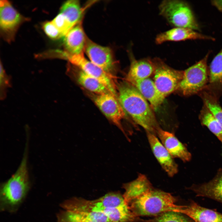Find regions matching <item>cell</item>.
I'll list each match as a JSON object with an SVG mask.
<instances>
[{
	"label": "cell",
	"mask_w": 222,
	"mask_h": 222,
	"mask_svg": "<svg viewBox=\"0 0 222 222\" xmlns=\"http://www.w3.org/2000/svg\"><path fill=\"white\" fill-rule=\"evenodd\" d=\"M51 21L61 32L63 38L73 27L61 13L58 14Z\"/></svg>",
	"instance_id": "83f0119b"
},
{
	"label": "cell",
	"mask_w": 222,
	"mask_h": 222,
	"mask_svg": "<svg viewBox=\"0 0 222 222\" xmlns=\"http://www.w3.org/2000/svg\"><path fill=\"white\" fill-rule=\"evenodd\" d=\"M87 38L81 20L74 26L64 37L65 50L64 52L71 55H84Z\"/></svg>",
	"instance_id": "4fadbf2b"
},
{
	"label": "cell",
	"mask_w": 222,
	"mask_h": 222,
	"mask_svg": "<svg viewBox=\"0 0 222 222\" xmlns=\"http://www.w3.org/2000/svg\"><path fill=\"white\" fill-rule=\"evenodd\" d=\"M77 80L79 83L85 88L97 95L111 93L99 80L81 70L77 75Z\"/></svg>",
	"instance_id": "d4e9b609"
},
{
	"label": "cell",
	"mask_w": 222,
	"mask_h": 222,
	"mask_svg": "<svg viewBox=\"0 0 222 222\" xmlns=\"http://www.w3.org/2000/svg\"><path fill=\"white\" fill-rule=\"evenodd\" d=\"M199 94L204 104L208 108L222 126V108L218 98L206 89Z\"/></svg>",
	"instance_id": "484cf974"
},
{
	"label": "cell",
	"mask_w": 222,
	"mask_h": 222,
	"mask_svg": "<svg viewBox=\"0 0 222 222\" xmlns=\"http://www.w3.org/2000/svg\"><path fill=\"white\" fill-rule=\"evenodd\" d=\"M188 39H202L214 40L212 37L196 32L186 28L176 27L158 35L155 42L160 44L167 41H179Z\"/></svg>",
	"instance_id": "9a60e30c"
},
{
	"label": "cell",
	"mask_w": 222,
	"mask_h": 222,
	"mask_svg": "<svg viewBox=\"0 0 222 222\" xmlns=\"http://www.w3.org/2000/svg\"><path fill=\"white\" fill-rule=\"evenodd\" d=\"M43 28L46 34L52 39H57L63 37L51 21L44 23L43 25Z\"/></svg>",
	"instance_id": "f1b7e54d"
},
{
	"label": "cell",
	"mask_w": 222,
	"mask_h": 222,
	"mask_svg": "<svg viewBox=\"0 0 222 222\" xmlns=\"http://www.w3.org/2000/svg\"><path fill=\"white\" fill-rule=\"evenodd\" d=\"M154 66V82L160 93L165 98L177 90L184 71L174 69L158 58L153 59Z\"/></svg>",
	"instance_id": "8992f818"
},
{
	"label": "cell",
	"mask_w": 222,
	"mask_h": 222,
	"mask_svg": "<svg viewBox=\"0 0 222 222\" xmlns=\"http://www.w3.org/2000/svg\"><path fill=\"white\" fill-rule=\"evenodd\" d=\"M157 135L173 158H179L184 162L191 160L190 153L172 133L160 128L157 131Z\"/></svg>",
	"instance_id": "5bb4252c"
},
{
	"label": "cell",
	"mask_w": 222,
	"mask_h": 222,
	"mask_svg": "<svg viewBox=\"0 0 222 222\" xmlns=\"http://www.w3.org/2000/svg\"><path fill=\"white\" fill-rule=\"evenodd\" d=\"M91 211L102 213L105 209L112 208L127 205L123 196L115 192L108 193L95 200H90Z\"/></svg>",
	"instance_id": "7402d4cb"
},
{
	"label": "cell",
	"mask_w": 222,
	"mask_h": 222,
	"mask_svg": "<svg viewBox=\"0 0 222 222\" xmlns=\"http://www.w3.org/2000/svg\"><path fill=\"white\" fill-rule=\"evenodd\" d=\"M142 222H195L190 218L180 213L169 211L147 220L142 219Z\"/></svg>",
	"instance_id": "4316f807"
},
{
	"label": "cell",
	"mask_w": 222,
	"mask_h": 222,
	"mask_svg": "<svg viewBox=\"0 0 222 222\" xmlns=\"http://www.w3.org/2000/svg\"><path fill=\"white\" fill-rule=\"evenodd\" d=\"M202 125L206 126L222 143V126L208 108L204 104L199 115Z\"/></svg>",
	"instance_id": "cb8c5ba5"
},
{
	"label": "cell",
	"mask_w": 222,
	"mask_h": 222,
	"mask_svg": "<svg viewBox=\"0 0 222 222\" xmlns=\"http://www.w3.org/2000/svg\"><path fill=\"white\" fill-rule=\"evenodd\" d=\"M84 52L93 63L109 73L114 69L116 63L111 48L101 46L87 37Z\"/></svg>",
	"instance_id": "ba28073f"
},
{
	"label": "cell",
	"mask_w": 222,
	"mask_h": 222,
	"mask_svg": "<svg viewBox=\"0 0 222 222\" xmlns=\"http://www.w3.org/2000/svg\"><path fill=\"white\" fill-rule=\"evenodd\" d=\"M170 193L153 188L130 202V210L136 216H156L164 212H176L179 205Z\"/></svg>",
	"instance_id": "3957f363"
},
{
	"label": "cell",
	"mask_w": 222,
	"mask_h": 222,
	"mask_svg": "<svg viewBox=\"0 0 222 222\" xmlns=\"http://www.w3.org/2000/svg\"><path fill=\"white\" fill-rule=\"evenodd\" d=\"M123 187L125 192L123 196L127 205L153 188L146 176L141 174L135 180L124 184Z\"/></svg>",
	"instance_id": "ffe728a7"
},
{
	"label": "cell",
	"mask_w": 222,
	"mask_h": 222,
	"mask_svg": "<svg viewBox=\"0 0 222 222\" xmlns=\"http://www.w3.org/2000/svg\"><path fill=\"white\" fill-rule=\"evenodd\" d=\"M84 8L81 7L78 0L66 1L62 6L60 10L72 25L74 26L81 21Z\"/></svg>",
	"instance_id": "603a6c76"
},
{
	"label": "cell",
	"mask_w": 222,
	"mask_h": 222,
	"mask_svg": "<svg viewBox=\"0 0 222 222\" xmlns=\"http://www.w3.org/2000/svg\"><path fill=\"white\" fill-rule=\"evenodd\" d=\"M208 76L205 89L218 98L222 96V49L211 62Z\"/></svg>",
	"instance_id": "e0dca14e"
},
{
	"label": "cell",
	"mask_w": 222,
	"mask_h": 222,
	"mask_svg": "<svg viewBox=\"0 0 222 222\" xmlns=\"http://www.w3.org/2000/svg\"><path fill=\"white\" fill-rule=\"evenodd\" d=\"M94 101L103 113L123 131L121 121L125 112L117 96L110 92L97 95Z\"/></svg>",
	"instance_id": "30bf717a"
},
{
	"label": "cell",
	"mask_w": 222,
	"mask_h": 222,
	"mask_svg": "<svg viewBox=\"0 0 222 222\" xmlns=\"http://www.w3.org/2000/svg\"><path fill=\"white\" fill-rule=\"evenodd\" d=\"M93 222L91 221H83V222Z\"/></svg>",
	"instance_id": "4dcf8cb0"
},
{
	"label": "cell",
	"mask_w": 222,
	"mask_h": 222,
	"mask_svg": "<svg viewBox=\"0 0 222 222\" xmlns=\"http://www.w3.org/2000/svg\"><path fill=\"white\" fill-rule=\"evenodd\" d=\"M146 132L149 143L155 158L168 175L173 177L178 173L177 164L156 136Z\"/></svg>",
	"instance_id": "8fae6325"
},
{
	"label": "cell",
	"mask_w": 222,
	"mask_h": 222,
	"mask_svg": "<svg viewBox=\"0 0 222 222\" xmlns=\"http://www.w3.org/2000/svg\"><path fill=\"white\" fill-rule=\"evenodd\" d=\"M27 145L21 163L15 172L3 183L0 189L1 208L13 210L22 201L30 187L27 167Z\"/></svg>",
	"instance_id": "7a4b0ae2"
},
{
	"label": "cell",
	"mask_w": 222,
	"mask_h": 222,
	"mask_svg": "<svg viewBox=\"0 0 222 222\" xmlns=\"http://www.w3.org/2000/svg\"><path fill=\"white\" fill-rule=\"evenodd\" d=\"M209 53L198 62L184 71L183 78L177 90L184 96L199 94L205 89L209 80L207 61Z\"/></svg>",
	"instance_id": "277c9868"
},
{
	"label": "cell",
	"mask_w": 222,
	"mask_h": 222,
	"mask_svg": "<svg viewBox=\"0 0 222 222\" xmlns=\"http://www.w3.org/2000/svg\"><path fill=\"white\" fill-rule=\"evenodd\" d=\"M26 20L7 0L0 2V27L5 38L10 41L20 25Z\"/></svg>",
	"instance_id": "9c48e42d"
},
{
	"label": "cell",
	"mask_w": 222,
	"mask_h": 222,
	"mask_svg": "<svg viewBox=\"0 0 222 222\" xmlns=\"http://www.w3.org/2000/svg\"><path fill=\"white\" fill-rule=\"evenodd\" d=\"M130 67L127 76L128 82L134 81L147 78L154 73V66L153 60L148 58L137 60L130 52Z\"/></svg>",
	"instance_id": "ac0fdd59"
},
{
	"label": "cell",
	"mask_w": 222,
	"mask_h": 222,
	"mask_svg": "<svg viewBox=\"0 0 222 222\" xmlns=\"http://www.w3.org/2000/svg\"><path fill=\"white\" fill-rule=\"evenodd\" d=\"M58 222H111L103 213L63 209L58 216Z\"/></svg>",
	"instance_id": "d6986e66"
},
{
	"label": "cell",
	"mask_w": 222,
	"mask_h": 222,
	"mask_svg": "<svg viewBox=\"0 0 222 222\" xmlns=\"http://www.w3.org/2000/svg\"><path fill=\"white\" fill-rule=\"evenodd\" d=\"M150 104L152 109L156 110L164 98L157 89L153 81L149 78L138 80L131 83Z\"/></svg>",
	"instance_id": "44dd1931"
},
{
	"label": "cell",
	"mask_w": 222,
	"mask_h": 222,
	"mask_svg": "<svg viewBox=\"0 0 222 222\" xmlns=\"http://www.w3.org/2000/svg\"><path fill=\"white\" fill-rule=\"evenodd\" d=\"M160 15L176 27L199 29V26L188 4L176 0L163 1L159 6Z\"/></svg>",
	"instance_id": "5b68a950"
},
{
	"label": "cell",
	"mask_w": 222,
	"mask_h": 222,
	"mask_svg": "<svg viewBox=\"0 0 222 222\" xmlns=\"http://www.w3.org/2000/svg\"><path fill=\"white\" fill-rule=\"evenodd\" d=\"M198 196L208 197L222 203V170L220 169L209 182L190 188Z\"/></svg>",
	"instance_id": "2e32d148"
},
{
	"label": "cell",
	"mask_w": 222,
	"mask_h": 222,
	"mask_svg": "<svg viewBox=\"0 0 222 222\" xmlns=\"http://www.w3.org/2000/svg\"><path fill=\"white\" fill-rule=\"evenodd\" d=\"M64 54L72 64L86 74L99 80L111 93L117 96L115 84L110 74L86 59L84 55H71L65 53Z\"/></svg>",
	"instance_id": "52a82bcc"
},
{
	"label": "cell",
	"mask_w": 222,
	"mask_h": 222,
	"mask_svg": "<svg viewBox=\"0 0 222 222\" xmlns=\"http://www.w3.org/2000/svg\"><path fill=\"white\" fill-rule=\"evenodd\" d=\"M176 212L188 216L195 222H222V214L202 207L193 200L187 205H180Z\"/></svg>",
	"instance_id": "7c38bea8"
},
{
	"label": "cell",
	"mask_w": 222,
	"mask_h": 222,
	"mask_svg": "<svg viewBox=\"0 0 222 222\" xmlns=\"http://www.w3.org/2000/svg\"><path fill=\"white\" fill-rule=\"evenodd\" d=\"M212 3L218 10L222 12V0H213L212 1Z\"/></svg>",
	"instance_id": "f546056e"
},
{
	"label": "cell",
	"mask_w": 222,
	"mask_h": 222,
	"mask_svg": "<svg viewBox=\"0 0 222 222\" xmlns=\"http://www.w3.org/2000/svg\"><path fill=\"white\" fill-rule=\"evenodd\" d=\"M118 99L125 112L146 132L157 135L159 127L147 100L133 84L128 82L120 84Z\"/></svg>",
	"instance_id": "6da1fadb"
}]
</instances>
